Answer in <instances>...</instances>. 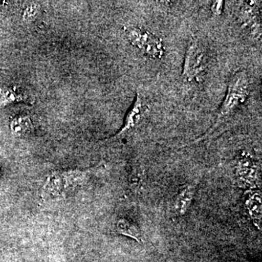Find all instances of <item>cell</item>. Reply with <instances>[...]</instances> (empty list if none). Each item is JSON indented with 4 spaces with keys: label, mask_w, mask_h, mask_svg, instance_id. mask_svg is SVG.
Returning a JSON list of instances; mask_svg holds the SVG:
<instances>
[{
    "label": "cell",
    "mask_w": 262,
    "mask_h": 262,
    "mask_svg": "<svg viewBox=\"0 0 262 262\" xmlns=\"http://www.w3.org/2000/svg\"><path fill=\"white\" fill-rule=\"evenodd\" d=\"M91 169L56 170L48 176L41 189V198L46 201H58L82 185L87 180Z\"/></svg>",
    "instance_id": "1"
},
{
    "label": "cell",
    "mask_w": 262,
    "mask_h": 262,
    "mask_svg": "<svg viewBox=\"0 0 262 262\" xmlns=\"http://www.w3.org/2000/svg\"><path fill=\"white\" fill-rule=\"evenodd\" d=\"M250 84L251 81L246 71H239L232 75L216 120L210 132L218 127L221 122L246 101L250 94Z\"/></svg>",
    "instance_id": "2"
},
{
    "label": "cell",
    "mask_w": 262,
    "mask_h": 262,
    "mask_svg": "<svg viewBox=\"0 0 262 262\" xmlns=\"http://www.w3.org/2000/svg\"><path fill=\"white\" fill-rule=\"evenodd\" d=\"M127 39L132 46L139 48L152 59H160L165 53L163 41L148 31L138 27H128L125 30Z\"/></svg>",
    "instance_id": "3"
},
{
    "label": "cell",
    "mask_w": 262,
    "mask_h": 262,
    "mask_svg": "<svg viewBox=\"0 0 262 262\" xmlns=\"http://www.w3.org/2000/svg\"><path fill=\"white\" fill-rule=\"evenodd\" d=\"M206 51L198 40L190 42L186 52L182 75L188 82H192L206 67Z\"/></svg>",
    "instance_id": "4"
},
{
    "label": "cell",
    "mask_w": 262,
    "mask_h": 262,
    "mask_svg": "<svg viewBox=\"0 0 262 262\" xmlns=\"http://www.w3.org/2000/svg\"><path fill=\"white\" fill-rule=\"evenodd\" d=\"M241 20L243 25L246 26L256 35L261 34V20L256 2H246L245 3L241 9Z\"/></svg>",
    "instance_id": "5"
},
{
    "label": "cell",
    "mask_w": 262,
    "mask_h": 262,
    "mask_svg": "<svg viewBox=\"0 0 262 262\" xmlns=\"http://www.w3.org/2000/svg\"><path fill=\"white\" fill-rule=\"evenodd\" d=\"M144 112V104L143 98L139 94H136L135 101L132 108L127 113L125 117V122L123 127L118 134H116L114 138H120L126 134L133 128H134L141 120V117Z\"/></svg>",
    "instance_id": "6"
},
{
    "label": "cell",
    "mask_w": 262,
    "mask_h": 262,
    "mask_svg": "<svg viewBox=\"0 0 262 262\" xmlns=\"http://www.w3.org/2000/svg\"><path fill=\"white\" fill-rule=\"evenodd\" d=\"M21 102L33 103L34 100L25 91L17 86L0 89V107H4L11 103Z\"/></svg>",
    "instance_id": "7"
},
{
    "label": "cell",
    "mask_w": 262,
    "mask_h": 262,
    "mask_svg": "<svg viewBox=\"0 0 262 262\" xmlns=\"http://www.w3.org/2000/svg\"><path fill=\"white\" fill-rule=\"evenodd\" d=\"M32 119L27 115H18L12 119L10 128L12 134L15 136H22L28 134L32 130Z\"/></svg>",
    "instance_id": "8"
},
{
    "label": "cell",
    "mask_w": 262,
    "mask_h": 262,
    "mask_svg": "<svg viewBox=\"0 0 262 262\" xmlns=\"http://www.w3.org/2000/svg\"><path fill=\"white\" fill-rule=\"evenodd\" d=\"M116 229L117 232L122 235L127 236L141 243V234L139 227L130 221L126 220V219H120L117 222Z\"/></svg>",
    "instance_id": "9"
},
{
    "label": "cell",
    "mask_w": 262,
    "mask_h": 262,
    "mask_svg": "<svg viewBox=\"0 0 262 262\" xmlns=\"http://www.w3.org/2000/svg\"><path fill=\"white\" fill-rule=\"evenodd\" d=\"M194 192H195V185L191 184V185L184 188L180 192V194H179V196H177L175 206L181 215L184 214L189 207L190 206Z\"/></svg>",
    "instance_id": "10"
},
{
    "label": "cell",
    "mask_w": 262,
    "mask_h": 262,
    "mask_svg": "<svg viewBox=\"0 0 262 262\" xmlns=\"http://www.w3.org/2000/svg\"><path fill=\"white\" fill-rule=\"evenodd\" d=\"M254 162L246 156L239 160L237 165V172L241 178H254L255 172Z\"/></svg>",
    "instance_id": "11"
},
{
    "label": "cell",
    "mask_w": 262,
    "mask_h": 262,
    "mask_svg": "<svg viewBox=\"0 0 262 262\" xmlns=\"http://www.w3.org/2000/svg\"><path fill=\"white\" fill-rule=\"evenodd\" d=\"M248 202H250L248 204V207H249L248 208L251 212V214L253 215L254 218H260L259 215L261 216V199L259 196L255 195L253 198H251Z\"/></svg>",
    "instance_id": "12"
},
{
    "label": "cell",
    "mask_w": 262,
    "mask_h": 262,
    "mask_svg": "<svg viewBox=\"0 0 262 262\" xmlns=\"http://www.w3.org/2000/svg\"><path fill=\"white\" fill-rule=\"evenodd\" d=\"M39 10V5L35 4V3L27 5L24 10L23 19L24 21H31L33 19L35 18Z\"/></svg>",
    "instance_id": "13"
},
{
    "label": "cell",
    "mask_w": 262,
    "mask_h": 262,
    "mask_svg": "<svg viewBox=\"0 0 262 262\" xmlns=\"http://www.w3.org/2000/svg\"><path fill=\"white\" fill-rule=\"evenodd\" d=\"M224 2L222 0H217L214 1L212 4L211 9L212 13L215 15H220L222 14L223 10Z\"/></svg>",
    "instance_id": "14"
}]
</instances>
